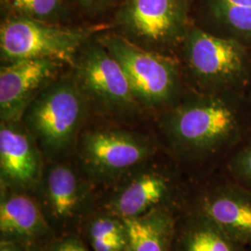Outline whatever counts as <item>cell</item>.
<instances>
[{
    "label": "cell",
    "instance_id": "obj_1",
    "mask_svg": "<svg viewBox=\"0 0 251 251\" xmlns=\"http://www.w3.org/2000/svg\"><path fill=\"white\" fill-rule=\"evenodd\" d=\"M157 140L188 179L220 171L251 133V98L189 90L157 113Z\"/></svg>",
    "mask_w": 251,
    "mask_h": 251
},
{
    "label": "cell",
    "instance_id": "obj_2",
    "mask_svg": "<svg viewBox=\"0 0 251 251\" xmlns=\"http://www.w3.org/2000/svg\"><path fill=\"white\" fill-rule=\"evenodd\" d=\"M189 90L206 94L251 93V50L195 24L177 54Z\"/></svg>",
    "mask_w": 251,
    "mask_h": 251
},
{
    "label": "cell",
    "instance_id": "obj_3",
    "mask_svg": "<svg viewBox=\"0 0 251 251\" xmlns=\"http://www.w3.org/2000/svg\"><path fill=\"white\" fill-rule=\"evenodd\" d=\"M90 107L71 74L55 79L39 92L21 122L35 139L45 161L68 159L83 131Z\"/></svg>",
    "mask_w": 251,
    "mask_h": 251
},
{
    "label": "cell",
    "instance_id": "obj_4",
    "mask_svg": "<svg viewBox=\"0 0 251 251\" xmlns=\"http://www.w3.org/2000/svg\"><path fill=\"white\" fill-rule=\"evenodd\" d=\"M186 183L178 165L162 151L100 189L96 208L125 220L162 207H180Z\"/></svg>",
    "mask_w": 251,
    "mask_h": 251
},
{
    "label": "cell",
    "instance_id": "obj_5",
    "mask_svg": "<svg viewBox=\"0 0 251 251\" xmlns=\"http://www.w3.org/2000/svg\"><path fill=\"white\" fill-rule=\"evenodd\" d=\"M162 151L151 135L124 127H95L81 132L73 160L100 190Z\"/></svg>",
    "mask_w": 251,
    "mask_h": 251
},
{
    "label": "cell",
    "instance_id": "obj_6",
    "mask_svg": "<svg viewBox=\"0 0 251 251\" xmlns=\"http://www.w3.org/2000/svg\"><path fill=\"white\" fill-rule=\"evenodd\" d=\"M99 40L122 66L142 107L159 113L188 91L177 57L146 50L117 33Z\"/></svg>",
    "mask_w": 251,
    "mask_h": 251
},
{
    "label": "cell",
    "instance_id": "obj_7",
    "mask_svg": "<svg viewBox=\"0 0 251 251\" xmlns=\"http://www.w3.org/2000/svg\"><path fill=\"white\" fill-rule=\"evenodd\" d=\"M193 0H122L114 16L117 34L146 50L177 57L194 24Z\"/></svg>",
    "mask_w": 251,
    "mask_h": 251
},
{
    "label": "cell",
    "instance_id": "obj_8",
    "mask_svg": "<svg viewBox=\"0 0 251 251\" xmlns=\"http://www.w3.org/2000/svg\"><path fill=\"white\" fill-rule=\"evenodd\" d=\"M100 189L74 160L45 161L33 195L56 236L78 233L83 222L96 209Z\"/></svg>",
    "mask_w": 251,
    "mask_h": 251
},
{
    "label": "cell",
    "instance_id": "obj_9",
    "mask_svg": "<svg viewBox=\"0 0 251 251\" xmlns=\"http://www.w3.org/2000/svg\"><path fill=\"white\" fill-rule=\"evenodd\" d=\"M95 32L92 27L6 16L0 26L1 62L3 64L27 59H52L73 65L79 50Z\"/></svg>",
    "mask_w": 251,
    "mask_h": 251
},
{
    "label": "cell",
    "instance_id": "obj_10",
    "mask_svg": "<svg viewBox=\"0 0 251 251\" xmlns=\"http://www.w3.org/2000/svg\"><path fill=\"white\" fill-rule=\"evenodd\" d=\"M180 207L205 216L233 241L251 249V191L221 171L187 179Z\"/></svg>",
    "mask_w": 251,
    "mask_h": 251
},
{
    "label": "cell",
    "instance_id": "obj_11",
    "mask_svg": "<svg viewBox=\"0 0 251 251\" xmlns=\"http://www.w3.org/2000/svg\"><path fill=\"white\" fill-rule=\"evenodd\" d=\"M72 66L90 107L115 117L131 115L142 107L122 66L100 41L84 46Z\"/></svg>",
    "mask_w": 251,
    "mask_h": 251
},
{
    "label": "cell",
    "instance_id": "obj_12",
    "mask_svg": "<svg viewBox=\"0 0 251 251\" xmlns=\"http://www.w3.org/2000/svg\"><path fill=\"white\" fill-rule=\"evenodd\" d=\"M63 64L52 59H27L3 63L0 69L1 122H21L37 94L57 79Z\"/></svg>",
    "mask_w": 251,
    "mask_h": 251
},
{
    "label": "cell",
    "instance_id": "obj_13",
    "mask_svg": "<svg viewBox=\"0 0 251 251\" xmlns=\"http://www.w3.org/2000/svg\"><path fill=\"white\" fill-rule=\"evenodd\" d=\"M55 236L32 193L0 186V242L45 251Z\"/></svg>",
    "mask_w": 251,
    "mask_h": 251
},
{
    "label": "cell",
    "instance_id": "obj_14",
    "mask_svg": "<svg viewBox=\"0 0 251 251\" xmlns=\"http://www.w3.org/2000/svg\"><path fill=\"white\" fill-rule=\"evenodd\" d=\"M45 159L22 122L0 125V186L34 193Z\"/></svg>",
    "mask_w": 251,
    "mask_h": 251
},
{
    "label": "cell",
    "instance_id": "obj_15",
    "mask_svg": "<svg viewBox=\"0 0 251 251\" xmlns=\"http://www.w3.org/2000/svg\"><path fill=\"white\" fill-rule=\"evenodd\" d=\"M192 19L207 32L235 40L251 50V0L193 1Z\"/></svg>",
    "mask_w": 251,
    "mask_h": 251
},
{
    "label": "cell",
    "instance_id": "obj_16",
    "mask_svg": "<svg viewBox=\"0 0 251 251\" xmlns=\"http://www.w3.org/2000/svg\"><path fill=\"white\" fill-rule=\"evenodd\" d=\"M205 216L180 207L171 251H247Z\"/></svg>",
    "mask_w": 251,
    "mask_h": 251
},
{
    "label": "cell",
    "instance_id": "obj_17",
    "mask_svg": "<svg viewBox=\"0 0 251 251\" xmlns=\"http://www.w3.org/2000/svg\"><path fill=\"white\" fill-rule=\"evenodd\" d=\"M180 207H162L132 219H125L126 251H171Z\"/></svg>",
    "mask_w": 251,
    "mask_h": 251
},
{
    "label": "cell",
    "instance_id": "obj_18",
    "mask_svg": "<svg viewBox=\"0 0 251 251\" xmlns=\"http://www.w3.org/2000/svg\"><path fill=\"white\" fill-rule=\"evenodd\" d=\"M78 234L91 251H126L128 235L124 219L96 208Z\"/></svg>",
    "mask_w": 251,
    "mask_h": 251
},
{
    "label": "cell",
    "instance_id": "obj_19",
    "mask_svg": "<svg viewBox=\"0 0 251 251\" xmlns=\"http://www.w3.org/2000/svg\"><path fill=\"white\" fill-rule=\"evenodd\" d=\"M6 16H19L50 24L65 25L71 15L67 0H0Z\"/></svg>",
    "mask_w": 251,
    "mask_h": 251
},
{
    "label": "cell",
    "instance_id": "obj_20",
    "mask_svg": "<svg viewBox=\"0 0 251 251\" xmlns=\"http://www.w3.org/2000/svg\"><path fill=\"white\" fill-rule=\"evenodd\" d=\"M219 171L251 191V133L234 149Z\"/></svg>",
    "mask_w": 251,
    "mask_h": 251
},
{
    "label": "cell",
    "instance_id": "obj_21",
    "mask_svg": "<svg viewBox=\"0 0 251 251\" xmlns=\"http://www.w3.org/2000/svg\"><path fill=\"white\" fill-rule=\"evenodd\" d=\"M68 3L88 17H99L116 9L122 0H67Z\"/></svg>",
    "mask_w": 251,
    "mask_h": 251
},
{
    "label": "cell",
    "instance_id": "obj_22",
    "mask_svg": "<svg viewBox=\"0 0 251 251\" xmlns=\"http://www.w3.org/2000/svg\"><path fill=\"white\" fill-rule=\"evenodd\" d=\"M45 251H91L78 233L55 236Z\"/></svg>",
    "mask_w": 251,
    "mask_h": 251
},
{
    "label": "cell",
    "instance_id": "obj_23",
    "mask_svg": "<svg viewBox=\"0 0 251 251\" xmlns=\"http://www.w3.org/2000/svg\"><path fill=\"white\" fill-rule=\"evenodd\" d=\"M0 251H29L15 243L0 242Z\"/></svg>",
    "mask_w": 251,
    "mask_h": 251
},
{
    "label": "cell",
    "instance_id": "obj_24",
    "mask_svg": "<svg viewBox=\"0 0 251 251\" xmlns=\"http://www.w3.org/2000/svg\"></svg>",
    "mask_w": 251,
    "mask_h": 251
}]
</instances>
